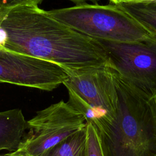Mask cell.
Masks as SVG:
<instances>
[{"mask_svg":"<svg viewBox=\"0 0 156 156\" xmlns=\"http://www.w3.org/2000/svg\"><path fill=\"white\" fill-rule=\"evenodd\" d=\"M115 4L156 37V2L136 1Z\"/></svg>","mask_w":156,"mask_h":156,"instance_id":"cell-9","label":"cell"},{"mask_svg":"<svg viewBox=\"0 0 156 156\" xmlns=\"http://www.w3.org/2000/svg\"><path fill=\"white\" fill-rule=\"evenodd\" d=\"M85 124L80 113L60 101L38 111L27 121L28 132L14 152L21 156H41Z\"/></svg>","mask_w":156,"mask_h":156,"instance_id":"cell-4","label":"cell"},{"mask_svg":"<svg viewBox=\"0 0 156 156\" xmlns=\"http://www.w3.org/2000/svg\"><path fill=\"white\" fill-rule=\"evenodd\" d=\"M68 91L69 99L67 102L83 116L86 122L95 123L99 119L96 110L73 90L68 89Z\"/></svg>","mask_w":156,"mask_h":156,"instance_id":"cell-11","label":"cell"},{"mask_svg":"<svg viewBox=\"0 0 156 156\" xmlns=\"http://www.w3.org/2000/svg\"><path fill=\"white\" fill-rule=\"evenodd\" d=\"M87 138L86 124L41 156H84Z\"/></svg>","mask_w":156,"mask_h":156,"instance_id":"cell-10","label":"cell"},{"mask_svg":"<svg viewBox=\"0 0 156 156\" xmlns=\"http://www.w3.org/2000/svg\"><path fill=\"white\" fill-rule=\"evenodd\" d=\"M99 41L112 67L124 80L149 96H156V40L139 43Z\"/></svg>","mask_w":156,"mask_h":156,"instance_id":"cell-5","label":"cell"},{"mask_svg":"<svg viewBox=\"0 0 156 156\" xmlns=\"http://www.w3.org/2000/svg\"><path fill=\"white\" fill-rule=\"evenodd\" d=\"M10 10L11 9H9L6 6L4 0H0V15L8 13Z\"/></svg>","mask_w":156,"mask_h":156,"instance_id":"cell-14","label":"cell"},{"mask_svg":"<svg viewBox=\"0 0 156 156\" xmlns=\"http://www.w3.org/2000/svg\"><path fill=\"white\" fill-rule=\"evenodd\" d=\"M87 138L84 156H105L99 134L94 126L87 122Z\"/></svg>","mask_w":156,"mask_h":156,"instance_id":"cell-12","label":"cell"},{"mask_svg":"<svg viewBox=\"0 0 156 156\" xmlns=\"http://www.w3.org/2000/svg\"><path fill=\"white\" fill-rule=\"evenodd\" d=\"M27 129V121L21 109L0 112V151H16Z\"/></svg>","mask_w":156,"mask_h":156,"instance_id":"cell-8","label":"cell"},{"mask_svg":"<svg viewBox=\"0 0 156 156\" xmlns=\"http://www.w3.org/2000/svg\"><path fill=\"white\" fill-rule=\"evenodd\" d=\"M65 69L68 78L63 84L67 90H73L91 105L99 115L98 120L113 119L118 96L112 66Z\"/></svg>","mask_w":156,"mask_h":156,"instance_id":"cell-7","label":"cell"},{"mask_svg":"<svg viewBox=\"0 0 156 156\" xmlns=\"http://www.w3.org/2000/svg\"><path fill=\"white\" fill-rule=\"evenodd\" d=\"M9 13V12H8ZM8 13H3V14H1L0 15V26H1V23L2 21V20L4 18V17L6 16V15Z\"/></svg>","mask_w":156,"mask_h":156,"instance_id":"cell-18","label":"cell"},{"mask_svg":"<svg viewBox=\"0 0 156 156\" xmlns=\"http://www.w3.org/2000/svg\"><path fill=\"white\" fill-rule=\"evenodd\" d=\"M113 70L118 103L112 121L93 125L105 156H156V101Z\"/></svg>","mask_w":156,"mask_h":156,"instance_id":"cell-2","label":"cell"},{"mask_svg":"<svg viewBox=\"0 0 156 156\" xmlns=\"http://www.w3.org/2000/svg\"><path fill=\"white\" fill-rule=\"evenodd\" d=\"M43 0H4L6 6L9 9L23 5H38Z\"/></svg>","mask_w":156,"mask_h":156,"instance_id":"cell-13","label":"cell"},{"mask_svg":"<svg viewBox=\"0 0 156 156\" xmlns=\"http://www.w3.org/2000/svg\"><path fill=\"white\" fill-rule=\"evenodd\" d=\"M68 78L59 65L0 46V83L52 91Z\"/></svg>","mask_w":156,"mask_h":156,"instance_id":"cell-6","label":"cell"},{"mask_svg":"<svg viewBox=\"0 0 156 156\" xmlns=\"http://www.w3.org/2000/svg\"><path fill=\"white\" fill-rule=\"evenodd\" d=\"M69 1H71L73 2L76 4V5H79V4H82L86 3L87 1H91L92 2H94V4H98L97 2L99 0H69Z\"/></svg>","mask_w":156,"mask_h":156,"instance_id":"cell-16","label":"cell"},{"mask_svg":"<svg viewBox=\"0 0 156 156\" xmlns=\"http://www.w3.org/2000/svg\"><path fill=\"white\" fill-rule=\"evenodd\" d=\"M154 98H155V101H156V96H155Z\"/></svg>","mask_w":156,"mask_h":156,"instance_id":"cell-19","label":"cell"},{"mask_svg":"<svg viewBox=\"0 0 156 156\" xmlns=\"http://www.w3.org/2000/svg\"><path fill=\"white\" fill-rule=\"evenodd\" d=\"M48 13L74 30L92 38L117 43H139L156 40L116 4H87L53 9Z\"/></svg>","mask_w":156,"mask_h":156,"instance_id":"cell-3","label":"cell"},{"mask_svg":"<svg viewBox=\"0 0 156 156\" xmlns=\"http://www.w3.org/2000/svg\"><path fill=\"white\" fill-rule=\"evenodd\" d=\"M0 156H21V155H20L16 154L15 152H9V153H7V154H0Z\"/></svg>","mask_w":156,"mask_h":156,"instance_id":"cell-17","label":"cell"},{"mask_svg":"<svg viewBox=\"0 0 156 156\" xmlns=\"http://www.w3.org/2000/svg\"><path fill=\"white\" fill-rule=\"evenodd\" d=\"M6 49L57 63L68 69L111 65L98 40L71 28L37 5L12 9L1 23Z\"/></svg>","mask_w":156,"mask_h":156,"instance_id":"cell-1","label":"cell"},{"mask_svg":"<svg viewBox=\"0 0 156 156\" xmlns=\"http://www.w3.org/2000/svg\"><path fill=\"white\" fill-rule=\"evenodd\" d=\"M149 0H109L110 2L113 4H118L121 2H136V1H147Z\"/></svg>","mask_w":156,"mask_h":156,"instance_id":"cell-15","label":"cell"}]
</instances>
